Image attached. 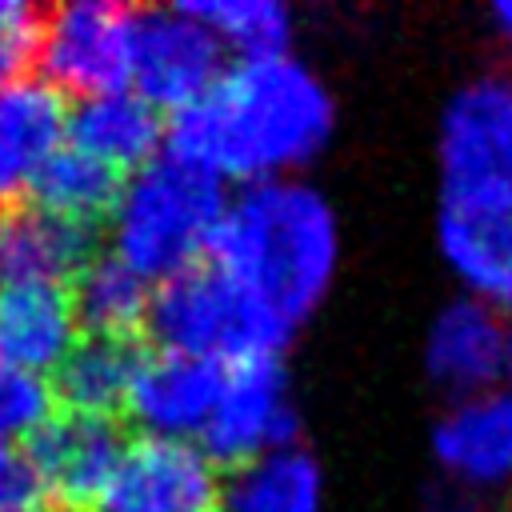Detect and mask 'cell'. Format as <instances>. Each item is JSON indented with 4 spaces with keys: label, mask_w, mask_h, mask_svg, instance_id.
I'll list each match as a JSON object with an SVG mask.
<instances>
[{
    "label": "cell",
    "mask_w": 512,
    "mask_h": 512,
    "mask_svg": "<svg viewBox=\"0 0 512 512\" xmlns=\"http://www.w3.org/2000/svg\"><path fill=\"white\" fill-rule=\"evenodd\" d=\"M48 496L24 448H0V512H44Z\"/></svg>",
    "instance_id": "484cf974"
},
{
    "label": "cell",
    "mask_w": 512,
    "mask_h": 512,
    "mask_svg": "<svg viewBox=\"0 0 512 512\" xmlns=\"http://www.w3.org/2000/svg\"><path fill=\"white\" fill-rule=\"evenodd\" d=\"M488 20H492V32L512 48V0H500V4H492V12H488Z\"/></svg>",
    "instance_id": "83f0119b"
},
{
    "label": "cell",
    "mask_w": 512,
    "mask_h": 512,
    "mask_svg": "<svg viewBox=\"0 0 512 512\" xmlns=\"http://www.w3.org/2000/svg\"><path fill=\"white\" fill-rule=\"evenodd\" d=\"M224 52L236 60H264L288 52L292 8L280 0H192L184 4Z\"/></svg>",
    "instance_id": "603a6c76"
},
{
    "label": "cell",
    "mask_w": 512,
    "mask_h": 512,
    "mask_svg": "<svg viewBox=\"0 0 512 512\" xmlns=\"http://www.w3.org/2000/svg\"><path fill=\"white\" fill-rule=\"evenodd\" d=\"M124 444L128 440L120 436L112 416L64 412L24 452H28L32 472L48 500H56L64 508H76V504L92 508V500L104 488V480L112 476Z\"/></svg>",
    "instance_id": "5bb4252c"
},
{
    "label": "cell",
    "mask_w": 512,
    "mask_h": 512,
    "mask_svg": "<svg viewBox=\"0 0 512 512\" xmlns=\"http://www.w3.org/2000/svg\"><path fill=\"white\" fill-rule=\"evenodd\" d=\"M164 140L168 128L160 112L132 88L76 100V108L68 112V144L108 164L112 172H140L164 152Z\"/></svg>",
    "instance_id": "e0dca14e"
},
{
    "label": "cell",
    "mask_w": 512,
    "mask_h": 512,
    "mask_svg": "<svg viewBox=\"0 0 512 512\" xmlns=\"http://www.w3.org/2000/svg\"><path fill=\"white\" fill-rule=\"evenodd\" d=\"M220 388H224L220 364L156 348L136 360L124 412L140 428V436L200 444L212 408L220 400Z\"/></svg>",
    "instance_id": "30bf717a"
},
{
    "label": "cell",
    "mask_w": 512,
    "mask_h": 512,
    "mask_svg": "<svg viewBox=\"0 0 512 512\" xmlns=\"http://www.w3.org/2000/svg\"><path fill=\"white\" fill-rule=\"evenodd\" d=\"M336 132V96L324 76L292 52L236 60L216 88L172 116L176 156L208 168L224 184H268L300 176Z\"/></svg>",
    "instance_id": "6da1fadb"
},
{
    "label": "cell",
    "mask_w": 512,
    "mask_h": 512,
    "mask_svg": "<svg viewBox=\"0 0 512 512\" xmlns=\"http://www.w3.org/2000/svg\"><path fill=\"white\" fill-rule=\"evenodd\" d=\"M436 244L464 296L512 312V212H436Z\"/></svg>",
    "instance_id": "ac0fdd59"
},
{
    "label": "cell",
    "mask_w": 512,
    "mask_h": 512,
    "mask_svg": "<svg viewBox=\"0 0 512 512\" xmlns=\"http://www.w3.org/2000/svg\"><path fill=\"white\" fill-rule=\"evenodd\" d=\"M68 112V100L44 76L0 88V212L32 196L44 168L68 144Z\"/></svg>",
    "instance_id": "7c38bea8"
},
{
    "label": "cell",
    "mask_w": 512,
    "mask_h": 512,
    "mask_svg": "<svg viewBox=\"0 0 512 512\" xmlns=\"http://www.w3.org/2000/svg\"><path fill=\"white\" fill-rule=\"evenodd\" d=\"M432 456L444 480L480 496L512 484V396L452 400L432 424Z\"/></svg>",
    "instance_id": "4fadbf2b"
},
{
    "label": "cell",
    "mask_w": 512,
    "mask_h": 512,
    "mask_svg": "<svg viewBox=\"0 0 512 512\" xmlns=\"http://www.w3.org/2000/svg\"><path fill=\"white\" fill-rule=\"evenodd\" d=\"M68 284H0V360L36 376L60 372L80 344Z\"/></svg>",
    "instance_id": "9a60e30c"
},
{
    "label": "cell",
    "mask_w": 512,
    "mask_h": 512,
    "mask_svg": "<svg viewBox=\"0 0 512 512\" xmlns=\"http://www.w3.org/2000/svg\"><path fill=\"white\" fill-rule=\"evenodd\" d=\"M220 476L200 444L136 436L124 444L92 512H216Z\"/></svg>",
    "instance_id": "9c48e42d"
},
{
    "label": "cell",
    "mask_w": 512,
    "mask_h": 512,
    "mask_svg": "<svg viewBox=\"0 0 512 512\" xmlns=\"http://www.w3.org/2000/svg\"><path fill=\"white\" fill-rule=\"evenodd\" d=\"M300 408L280 360H252L224 368V388L200 448L212 464L244 468L272 452L296 448Z\"/></svg>",
    "instance_id": "ba28073f"
},
{
    "label": "cell",
    "mask_w": 512,
    "mask_h": 512,
    "mask_svg": "<svg viewBox=\"0 0 512 512\" xmlns=\"http://www.w3.org/2000/svg\"><path fill=\"white\" fill-rule=\"evenodd\" d=\"M228 200L220 176L168 148L120 184L108 212V252L148 284L188 272L208 260Z\"/></svg>",
    "instance_id": "3957f363"
},
{
    "label": "cell",
    "mask_w": 512,
    "mask_h": 512,
    "mask_svg": "<svg viewBox=\"0 0 512 512\" xmlns=\"http://www.w3.org/2000/svg\"><path fill=\"white\" fill-rule=\"evenodd\" d=\"M208 264L296 332L340 272L336 208L300 176L248 184L228 200Z\"/></svg>",
    "instance_id": "7a4b0ae2"
},
{
    "label": "cell",
    "mask_w": 512,
    "mask_h": 512,
    "mask_svg": "<svg viewBox=\"0 0 512 512\" xmlns=\"http://www.w3.org/2000/svg\"><path fill=\"white\" fill-rule=\"evenodd\" d=\"M152 288L156 284H148L112 252L92 256L68 284L80 328L100 340H128L136 328H148Z\"/></svg>",
    "instance_id": "ffe728a7"
},
{
    "label": "cell",
    "mask_w": 512,
    "mask_h": 512,
    "mask_svg": "<svg viewBox=\"0 0 512 512\" xmlns=\"http://www.w3.org/2000/svg\"><path fill=\"white\" fill-rule=\"evenodd\" d=\"M120 172H112L108 164L84 156L80 148L64 144L56 152V160L44 168V176L36 180L32 196L40 208L72 220V224H84L92 228L96 220H108L116 196H120Z\"/></svg>",
    "instance_id": "7402d4cb"
},
{
    "label": "cell",
    "mask_w": 512,
    "mask_h": 512,
    "mask_svg": "<svg viewBox=\"0 0 512 512\" xmlns=\"http://www.w3.org/2000/svg\"><path fill=\"white\" fill-rule=\"evenodd\" d=\"M424 512H492V508H488V496H480L472 488H460V484L440 476L424 492Z\"/></svg>",
    "instance_id": "4316f807"
},
{
    "label": "cell",
    "mask_w": 512,
    "mask_h": 512,
    "mask_svg": "<svg viewBox=\"0 0 512 512\" xmlns=\"http://www.w3.org/2000/svg\"><path fill=\"white\" fill-rule=\"evenodd\" d=\"M136 12L112 0H68L44 12L40 72L68 100L128 88Z\"/></svg>",
    "instance_id": "8992f818"
},
{
    "label": "cell",
    "mask_w": 512,
    "mask_h": 512,
    "mask_svg": "<svg viewBox=\"0 0 512 512\" xmlns=\"http://www.w3.org/2000/svg\"><path fill=\"white\" fill-rule=\"evenodd\" d=\"M216 512H324V472L304 448L272 452L232 468Z\"/></svg>",
    "instance_id": "d6986e66"
},
{
    "label": "cell",
    "mask_w": 512,
    "mask_h": 512,
    "mask_svg": "<svg viewBox=\"0 0 512 512\" xmlns=\"http://www.w3.org/2000/svg\"><path fill=\"white\" fill-rule=\"evenodd\" d=\"M136 352L128 340H100L88 336L72 348V356L56 372V396L68 404V412L84 416H112L124 408L132 372H136Z\"/></svg>",
    "instance_id": "44dd1931"
},
{
    "label": "cell",
    "mask_w": 512,
    "mask_h": 512,
    "mask_svg": "<svg viewBox=\"0 0 512 512\" xmlns=\"http://www.w3.org/2000/svg\"><path fill=\"white\" fill-rule=\"evenodd\" d=\"M508 380H512V328H508V372H504Z\"/></svg>",
    "instance_id": "f1b7e54d"
},
{
    "label": "cell",
    "mask_w": 512,
    "mask_h": 512,
    "mask_svg": "<svg viewBox=\"0 0 512 512\" xmlns=\"http://www.w3.org/2000/svg\"><path fill=\"white\" fill-rule=\"evenodd\" d=\"M92 260V228L40 204L0 212V284H72Z\"/></svg>",
    "instance_id": "2e32d148"
},
{
    "label": "cell",
    "mask_w": 512,
    "mask_h": 512,
    "mask_svg": "<svg viewBox=\"0 0 512 512\" xmlns=\"http://www.w3.org/2000/svg\"><path fill=\"white\" fill-rule=\"evenodd\" d=\"M44 12L28 0H0V88L24 80L40 64Z\"/></svg>",
    "instance_id": "d4e9b609"
},
{
    "label": "cell",
    "mask_w": 512,
    "mask_h": 512,
    "mask_svg": "<svg viewBox=\"0 0 512 512\" xmlns=\"http://www.w3.org/2000/svg\"><path fill=\"white\" fill-rule=\"evenodd\" d=\"M224 76V48L184 8H144L132 20L128 88L156 112H188Z\"/></svg>",
    "instance_id": "52a82bcc"
},
{
    "label": "cell",
    "mask_w": 512,
    "mask_h": 512,
    "mask_svg": "<svg viewBox=\"0 0 512 512\" xmlns=\"http://www.w3.org/2000/svg\"><path fill=\"white\" fill-rule=\"evenodd\" d=\"M424 372L452 400L488 396L508 372V324L504 312L484 300H448L424 332Z\"/></svg>",
    "instance_id": "8fae6325"
},
{
    "label": "cell",
    "mask_w": 512,
    "mask_h": 512,
    "mask_svg": "<svg viewBox=\"0 0 512 512\" xmlns=\"http://www.w3.org/2000/svg\"><path fill=\"white\" fill-rule=\"evenodd\" d=\"M56 420V384L0 360V448L32 444Z\"/></svg>",
    "instance_id": "cb8c5ba5"
},
{
    "label": "cell",
    "mask_w": 512,
    "mask_h": 512,
    "mask_svg": "<svg viewBox=\"0 0 512 512\" xmlns=\"http://www.w3.org/2000/svg\"><path fill=\"white\" fill-rule=\"evenodd\" d=\"M440 208L512 212V72L464 80L440 116Z\"/></svg>",
    "instance_id": "5b68a950"
},
{
    "label": "cell",
    "mask_w": 512,
    "mask_h": 512,
    "mask_svg": "<svg viewBox=\"0 0 512 512\" xmlns=\"http://www.w3.org/2000/svg\"><path fill=\"white\" fill-rule=\"evenodd\" d=\"M148 332L156 336V348L220 368L280 360V352L296 336L208 260L152 288Z\"/></svg>",
    "instance_id": "277c9868"
}]
</instances>
